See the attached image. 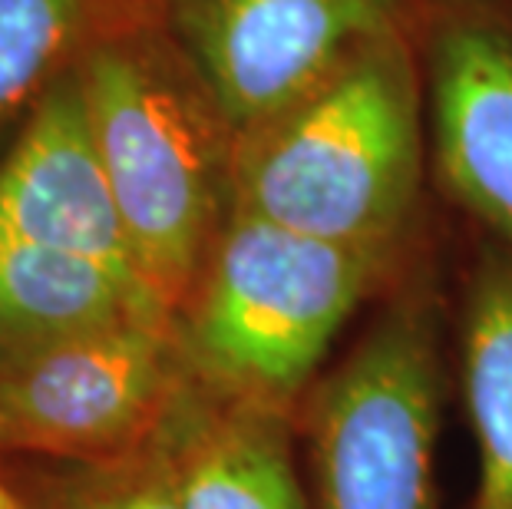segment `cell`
<instances>
[{"label": "cell", "mask_w": 512, "mask_h": 509, "mask_svg": "<svg viewBox=\"0 0 512 509\" xmlns=\"http://www.w3.org/2000/svg\"><path fill=\"white\" fill-rule=\"evenodd\" d=\"M420 80L403 34L235 139L232 212L387 258L420 196Z\"/></svg>", "instance_id": "6da1fadb"}, {"label": "cell", "mask_w": 512, "mask_h": 509, "mask_svg": "<svg viewBox=\"0 0 512 509\" xmlns=\"http://www.w3.org/2000/svg\"><path fill=\"white\" fill-rule=\"evenodd\" d=\"M80 86L136 268L176 318L222 235L238 136L182 50L156 37L96 43Z\"/></svg>", "instance_id": "7a4b0ae2"}, {"label": "cell", "mask_w": 512, "mask_h": 509, "mask_svg": "<svg viewBox=\"0 0 512 509\" xmlns=\"http://www.w3.org/2000/svg\"><path fill=\"white\" fill-rule=\"evenodd\" d=\"M384 262L232 212L182 308L185 367L225 397L288 410Z\"/></svg>", "instance_id": "3957f363"}, {"label": "cell", "mask_w": 512, "mask_h": 509, "mask_svg": "<svg viewBox=\"0 0 512 509\" xmlns=\"http://www.w3.org/2000/svg\"><path fill=\"white\" fill-rule=\"evenodd\" d=\"M318 509H440V364L427 318L387 314L311 397Z\"/></svg>", "instance_id": "277c9868"}, {"label": "cell", "mask_w": 512, "mask_h": 509, "mask_svg": "<svg viewBox=\"0 0 512 509\" xmlns=\"http://www.w3.org/2000/svg\"><path fill=\"white\" fill-rule=\"evenodd\" d=\"M185 381L172 318H123L14 348L0 367V437L47 457H136L159 437Z\"/></svg>", "instance_id": "5b68a950"}, {"label": "cell", "mask_w": 512, "mask_h": 509, "mask_svg": "<svg viewBox=\"0 0 512 509\" xmlns=\"http://www.w3.org/2000/svg\"><path fill=\"white\" fill-rule=\"evenodd\" d=\"M176 47L235 129L285 113L377 40L400 34V0H162Z\"/></svg>", "instance_id": "8992f818"}, {"label": "cell", "mask_w": 512, "mask_h": 509, "mask_svg": "<svg viewBox=\"0 0 512 509\" xmlns=\"http://www.w3.org/2000/svg\"><path fill=\"white\" fill-rule=\"evenodd\" d=\"M0 232L93 258L143 281L96 149L80 73L43 93L30 126L0 166Z\"/></svg>", "instance_id": "52a82bcc"}, {"label": "cell", "mask_w": 512, "mask_h": 509, "mask_svg": "<svg viewBox=\"0 0 512 509\" xmlns=\"http://www.w3.org/2000/svg\"><path fill=\"white\" fill-rule=\"evenodd\" d=\"M430 119L446 186L512 248V34L453 17L430 47Z\"/></svg>", "instance_id": "ba28073f"}, {"label": "cell", "mask_w": 512, "mask_h": 509, "mask_svg": "<svg viewBox=\"0 0 512 509\" xmlns=\"http://www.w3.org/2000/svg\"><path fill=\"white\" fill-rule=\"evenodd\" d=\"M152 450L182 509H308L288 410L225 397L189 374Z\"/></svg>", "instance_id": "9c48e42d"}, {"label": "cell", "mask_w": 512, "mask_h": 509, "mask_svg": "<svg viewBox=\"0 0 512 509\" xmlns=\"http://www.w3.org/2000/svg\"><path fill=\"white\" fill-rule=\"evenodd\" d=\"M123 318L172 314L139 278L0 232V341L10 348L57 341Z\"/></svg>", "instance_id": "30bf717a"}, {"label": "cell", "mask_w": 512, "mask_h": 509, "mask_svg": "<svg viewBox=\"0 0 512 509\" xmlns=\"http://www.w3.org/2000/svg\"><path fill=\"white\" fill-rule=\"evenodd\" d=\"M463 387L476 440L473 509H512V258H479L463 324Z\"/></svg>", "instance_id": "8fae6325"}, {"label": "cell", "mask_w": 512, "mask_h": 509, "mask_svg": "<svg viewBox=\"0 0 512 509\" xmlns=\"http://www.w3.org/2000/svg\"><path fill=\"white\" fill-rule=\"evenodd\" d=\"M100 7L103 0H0V123L80 47Z\"/></svg>", "instance_id": "7c38bea8"}, {"label": "cell", "mask_w": 512, "mask_h": 509, "mask_svg": "<svg viewBox=\"0 0 512 509\" xmlns=\"http://www.w3.org/2000/svg\"><path fill=\"white\" fill-rule=\"evenodd\" d=\"M67 509H182L176 486L156 450L106 463L100 476L80 486Z\"/></svg>", "instance_id": "4fadbf2b"}, {"label": "cell", "mask_w": 512, "mask_h": 509, "mask_svg": "<svg viewBox=\"0 0 512 509\" xmlns=\"http://www.w3.org/2000/svg\"><path fill=\"white\" fill-rule=\"evenodd\" d=\"M0 509H20V506H17V500L4 490V486H0Z\"/></svg>", "instance_id": "5bb4252c"}]
</instances>
